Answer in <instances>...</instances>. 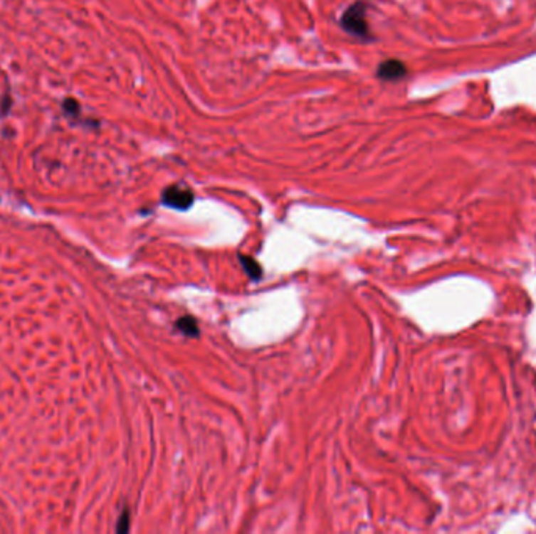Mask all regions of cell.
Returning <instances> with one entry per match:
<instances>
[{"instance_id": "obj_1", "label": "cell", "mask_w": 536, "mask_h": 534, "mask_svg": "<svg viewBox=\"0 0 536 534\" xmlns=\"http://www.w3.org/2000/svg\"><path fill=\"white\" fill-rule=\"evenodd\" d=\"M366 11H367L366 4H362V2L353 4L344 13V16H342V19H340L342 28H344L348 35L356 36V38H362V40H367L370 33H369V24H367Z\"/></svg>"}, {"instance_id": "obj_2", "label": "cell", "mask_w": 536, "mask_h": 534, "mask_svg": "<svg viewBox=\"0 0 536 534\" xmlns=\"http://www.w3.org/2000/svg\"><path fill=\"white\" fill-rule=\"evenodd\" d=\"M195 201V196H193V191L184 185H173V187H168L162 195V203L176 208V210H187V208L193 204Z\"/></svg>"}, {"instance_id": "obj_3", "label": "cell", "mask_w": 536, "mask_h": 534, "mask_svg": "<svg viewBox=\"0 0 536 534\" xmlns=\"http://www.w3.org/2000/svg\"><path fill=\"white\" fill-rule=\"evenodd\" d=\"M408 74L406 66L399 60H387L378 66L377 75L386 82H397Z\"/></svg>"}, {"instance_id": "obj_4", "label": "cell", "mask_w": 536, "mask_h": 534, "mask_svg": "<svg viewBox=\"0 0 536 534\" xmlns=\"http://www.w3.org/2000/svg\"><path fill=\"white\" fill-rule=\"evenodd\" d=\"M177 329L182 332L184 336H189V337H196L199 334V328H198V323L196 320L193 319V316H182V319H179L177 323H176Z\"/></svg>"}, {"instance_id": "obj_5", "label": "cell", "mask_w": 536, "mask_h": 534, "mask_svg": "<svg viewBox=\"0 0 536 534\" xmlns=\"http://www.w3.org/2000/svg\"><path fill=\"white\" fill-rule=\"evenodd\" d=\"M240 260H242V265L245 268V272L248 273V276L253 277V279H259L262 274V268L259 267V263L250 257H240Z\"/></svg>"}, {"instance_id": "obj_6", "label": "cell", "mask_w": 536, "mask_h": 534, "mask_svg": "<svg viewBox=\"0 0 536 534\" xmlns=\"http://www.w3.org/2000/svg\"><path fill=\"white\" fill-rule=\"evenodd\" d=\"M63 110L69 116H79L80 114V105L75 99H66L63 102Z\"/></svg>"}, {"instance_id": "obj_7", "label": "cell", "mask_w": 536, "mask_h": 534, "mask_svg": "<svg viewBox=\"0 0 536 534\" xmlns=\"http://www.w3.org/2000/svg\"><path fill=\"white\" fill-rule=\"evenodd\" d=\"M116 531L118 533H127L129 531V513L126 511V513H122V516L120 517V522H118V526H116Z\"/></svg>"}]
</instances>
